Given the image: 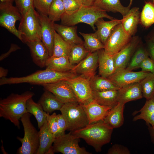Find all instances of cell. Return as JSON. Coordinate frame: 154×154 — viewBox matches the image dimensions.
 Returning a JSON list of instances; mask_svg holds the SVG:
<instances>
[{
	"mask_svg": "<svg viewBox=\"0 0 154 154\" xmlns=\"http://www.w3.org/2000/svg\"><path fill=\"white\" fill-rule=\"evenodd\" d=\"M48 126L51 133L56 138L58 131V123L57 114L54 112L50 115L46 113Z\"/></svg>",
	"mask_w": 154,
	"mask_h": 154,
	"instance_id": "obj_41",
	"label": "cell"
},
{
	"mask_svg": "<svg viewBox=\"0 0 154 154\" xmlns=\"http://www.w3.org/2000/svg\"><path fill=\"white\" fill-rule=\"evenodd\" d=\"M143 97L146 100L154 96V73L150 74L139 82Z\"/></svg>",
	"mask_w": 154,
	"mask_h": 154,
	"instance_id": "obj_38",
	"label": "cell"
},
{
	"mask_svg": "<svg viewBox=\"0 0 154 154\" xmlns=\"http://www.w3.org/2000/svg\"><path fill=\"white\" fill-rule=\"evenodd\" d=\"M140 15L139 8L134 7L130 9L122 19L123 28L131 37L133 36L137 31L138 25L140 22Z\"/></svg>",
	"mask_w": 154,
	"mask_h": 154,
	"instance_id": "obj_21",
	"label": "cell"
},
{
	"mask_svg": "<svg viewBox=\"0 0 154 154\" xmlns=\"http://www.w3.org/2000/svg\"><path fill=\"white\" fill-rule=\"evenodd\" d=\"M118 90L92 91L93 100L101 105L112 108L118 103Z\"/></svg>",
	"mask_w": 154,
	"mask_h": 154,
	"instance_id": "obj_27",
	"label": "cell"
},
{
	"mask_svg": "<svg viewBox=\"0 0 154 154\" xmlns=\"http://www.w3.org/2000/svg\"><path fill=\"white\" fill-rule=\"evenodd\" d=\"M16 7L22 17L24 16L33 5L34 0H14Z\"/></svg>",
	"mask_w": 154,
	"mask_h": 154,
	"instance_id": "obj_42",
	"label": "cell"
},
{
	"mask_svg": "<svg viewBox=\"0 0 154 154\" xmlns=\"http://www.w3.org/2000/svg\"><path fill=\"white\" fill-rule=\"evenodd\" d=\"M0 1L1 3H9L12 4L14 1V0H0Z\"/></svg>",
	"mask_w": 154,
	"mask_h": 154,
	"instance_id": "obj_52",
	"label": "cell"
},
{
	"mask_svg": "<svg viewBox=\"0 0 154 154\" xmlns=\"http://www.w3.org/2000/svg\"><path fill=\"white\" fill-rule=\"evenodd\" d=\"M133 1V0H130V2H129V5L131 6V5H132V4Z\"/></svg>",
	"mask_w": 154,
	"mask_h": 154,
	"instance_id": "obj_54",
	"label": "cell"
},
{
	"mask_svg": "<svg viewBox=\"0 0 154 154\" xmlns=\"http://www.w3.org/2000/svg\"><path fill=\"white\" fill-rule=\"evenodd\" d=\"M18 29L21 32L23 42L41 40V27L39 13L32 6L25 15L22 17Z\"/></svg>",
	"mask_w": 154,
	"mask_h": 154,
	"instance_id": "obj_7",
	"label": "cell"
},
{
	"mask_svg": "<svg viewBox=\"0 0 154 154\" xmlns=\"http://www.w3.org/2000/svg\"><path fill=\"white\" fill-rule=\"evenodd\" d=\"M77 76L71 71L59 72L46 68L26 76L1 78L0 85L27 83L42 86L62 80H69Z\"/></svg>",
	"mask_w": 154,
	"mask_h": 154,
	"instance_id": "obj_1",
	"label": "cell"
},
{
	"mask_svg": "<svg viewBox=\"0 0 154 154\" xmlns=\"http://www.w3.org/2000/svg\"><path fill=\"white\" fill-rule=\"evenodd\" d=\"M93 5L106 12L119 13L123 17L127 13L131 7L129 5L124 6L120 0H95Z\"/></svg>",
	"mask_w": 154,
	"mask_h": 154,
	"instance_id": "obj_26",
	"label": "cell"
},
{
	"mask_svg": "<svg viewBox=\"0 0 154 154\" xmlns=\"http://www.w3.org/2000/svg\"><path fill=\"white\" fill-rule=\"evenodd\" d=\"M71 46L55 31L52 56L55 57L68 56Z\"/></svg>",
	"mask_w": 154,
	"mask_h": 154,
	"instance_id": "obj_35",
	"label": "cell"
},
{
	"mask_svg": "<svg viewBox=\"0 0 154 154\" xmlns=\"http://www.w3.org/2000/svg\"><path fill=\"white\" fill-rule=\"evenodd\" d=\"M131 152L126 147L121 145L115 144L110 148L107 154H130Z\"/></svg>",
	"mask_w": 154,
	"mask_h": 154,
	"instance_id": "obj_44",
	"label": "cell"
},
{
	"mask_svg": "<svg viewBox=\"0 0 154 154\" xmlns=\"http://www.w3.org/2000/svg\"><path fill=\"white\" fill-rule=\"evenodd\" d=\"M38 103L45 112L49 114L56 110H60L64 104L53 94L44 89Z\"/></svg>",
	"mask_w": 154,
	"mask_h": 154,
	"instance_id": "obj_25",
	"label": "cell"
},
{
	"mask_svg": "<svg viewBox=\"0 0 154 154\" xmlns=\"http://www.w3.org/2000/svg\"><path fill=\"white\" fill-rule=\"evenodd\" d=\"M154 44V31L152 34L150 39Z\"/></svg>",
	"mask_w": 154,
	"mask_h": 154,
	"instance_id": "obj_53",
	"label": "cell"
},
{
	"mask_svg": "<svg viewBox=\"0 0 154 154\" xmlns=\"http://www.w3.org/2000/svg\"><path fill=\"white\" fill-rule=\"evenodd\" d=\"M98 70L99 75L108 78L116 70L113 55L106 52L104 49L99 50Z\"/></svg>",
	"mask_w": 154,
	"mask_h": 154,
	"instance_id": "obj_24",
	"label": "cell"
},
{
	"mask_svg": "<svg viewBox=\"0 0 154 154\" xmlns=\"http://www.w3.org/2000/svg\"><path fill=\"white\" fill-rule=\"evenodd\" d=\"M21 48L17 45L11 44L9 50L7 52L2 54L0 56V61H1L8 57L10 54L17 50L20 49Z\"/></svg>",
	"mask_w": 154,
	"mask_h": 154,
	"instance_id": "obj_47",
	"label": "cell"
},
{
	"mask_svg": "<svg viewBox=\"0 0 154 154\" xmlns=\"http://www.w3.org/2000/svg\"><path fill=\"white\" fill-rule=\"evenodd\" d=\"M56 32L71 46L83 44L84 42L77 34L76 26H67L54 23Z\"/></svg>",
	"mask_w": 154,
	"mask_h": 154,
	"instance_id": "obj_20",
	"label": "cell"
},
{
	"mask_svg": "<svg viewBox=\"0 0 154 154\" xmlns=\"http://www.w3.org/2000/svg\"><path fill=\"white\" fill-rule=\"evenodd\" d=\"M106 18L111 20L113 17L106 12L94 5L82 6L78 10L72 14L65 13L62 16L61 24L67 26H73L80 23L89 25L94 31H96L95 23L99 19Z\"/></svg>",
	"mask_w": 154,
	"mask_h": 154,
	"instance_id": "obj_4",
	"label": "cell"
},
{
	"mask_svg": "<svg viewBox=\"0 0 154 154\" xmlns=\"http://www.w3.org/2000/svg\"><path fill=\"white\" fill-rule=\"evenodd\" d=\"M113 129L104 120H102L72 132L84 140L98 152L101 151L104 145L110 142Z\"/></svg>",
	"mask_w": 154,
	"mask_h": 154,
	"instance_id": "obj_3",
	"label": "cell"
},
{
	"mask_svg": "<svg viewBox=\"0 0 154 154\" xmlns=\"http://www.w3.org/2000/svg\"><path fill=\"white\" fill-rule=\"evenodd\" d=\"M122 19H114L109 21H105L103 18L98 19L95 23L97 28L95 33L101 42L105 45L106 42L114 28L121 23Z\"/></svg>",
	"mask_w": 154,
	"mask_h": 154,
	"instance_id": "obj_23",
	"label": "cell"
},
{
	"mask_svg": "<svg viewBox=\"0 0 154 154\" xmlns=\"http://www.w3.org/2000/svg\"><path fill=\"white\" fill-rule=\"evenodd\" d=\"M143 97L139 82L135 83L124 86L117 90L118 102L125 104L129 102Z\"/></svg>",
	"mask_w": 154,
	"mask_h": 154,
	"instance_id": "obj_18",
	"label": "cell"
},
{
	"mask_svg": "<svg viewBox=\"0 0 154 154\" xmlns=\"http://www.w3.org/2000/svg\"><path fill=\"white\" fill-rule=\"evenodd\" d=\"M22 17L16 6L12 4L0 3V25L23 41L21 32L17 29L15 23L20 21Z\"/></svg>",
	"mask_w": 154,
	"mask_h": 154,
	"instance_id": "obj_8",
	"label": "cell"
},
{
	"mask_svg": "<svg viewBox=\"0 0 154 154\" xmlns=\"http://www.w3.org/2000/svg\"><path fill=\"white\" fill-rule=\"evenodd\" d=\"M139 114L134 116L133 120L143 119L147 125H154V96L146 101L143 107L137 112Z\"/></svg>",
	"mask_w": 154,
	"mask_h": 154,
	"instance_id": "obj_30",
	"label": "cell"
},
{
	"mask_svg": "<svg viewBox=\"0 0 154 154\" xmlns=\"http://www.w3.org/2000/svg\"><path fill=\"white\" fill-rule=\"evenodd\" d=\"M91 89L94 91H103L109 90H117L119 88L108 78L96 75L90 79Z\"/></svg>",
	"mask_w": 154,
	"mask_h": 154,
	"instance_id": "obj_32",
	"label": "cell"
},
{
	"mask_svg": "<svg viewBox=\"0 0 154 154\" xmlns=\"http://www.w3.org/2000/svg\"><path fill=\"white\" fill-rule=\"evenodd\" d=\"M60 111L66 122L67 130L73 131L89 125L84 109L82 105L78 102L65 104Z\"/></svg>",
	"mask_w": 154,
	"mask_h": 154,
	"instance_id": "obj_6",
	"label": "cell"
},
{
	"mask_svg": "<svg viewBox=\"0 0 154 154\" xmlns=\"http://www.w3.org/2000/svg\"><path fill=\"white\" fill-rule=\"evenodd\" d=\"M83 38V45L90 52L104 49V45L101 42L96 33H85L79 32Z\"/></svg>",
	"mask_w": 154,
	"mask_h": 154,
	"instance_id": "obj_33",
	"label": "cell"
},
{
	"mask_svg": "<svg viewBox=\"0 0 154 154\" xmlns=\"http://www.w3.org/2000/svg\"><path fill=\"white\" fill-rule=\"evenodd\" d=\"M89 120V124L104 120L112 108L101 105L94 100L82 105Z\"/></svg>",
	"mask_w": 154,
	"mask_h": 154,
	"instance_id": "obj_19",
	"label": "cell"
},
{
	"mask_svg": "<svg viewBox=\"0 0 154 154\" xmlns=\"http://www.w3.org/2000/svg\"><path fill=\"white\" fill-rule=\"evenodd\" d=\"M148 126V129L149 133L151 142L154 143V125L152 126L149 125Z\"/></svg>",
	"mask_w": 154,
	"mask_h": 154,
	"instance_id": "obj_50",
	"label": "cell"
},
{
	"mask_svg": "<svg viewBox=\"0 0 154 154\" xmlns=\"http://www.w3.org/2000/svg\"><path fill=\"white\" fill-rule=\"evenodd\" d=\"M99 50L89 53L71 71L90 80L95 75L98 64Z\"/></svg>",
	"mask_w": 154,
	"mask_h": 154,
	"instance_id": "obj_15",
	"label": "cell"
},
{
	"mask_svg": "<svg viewBox=\"0 0 154 154\" xmlns=\"http://www.w3.org/2000/svg\"><path fill=\"white\" fill-rule=\"evenodd\" d=\"M65 13L62 0H53L50 8L48 17L52 22L60 20Z\"/></svg>",
	"mask_w": 154,
	"mask_h": 154,
	"instance_id": "obj_39",
	"label": "cell"
},
{
	"mask_svg": "<svg viewBox=\"0 0 154 154\" xmlns=\"http://www.w3.org/2000/svg\"><path fill=\"white\" fill-rule=\"evenodd\" d=\"M26 108L27 112L35 117L39 129L46 121V112L40 104L34 102L32 98H30L27 101Z\"/></svg>",
	"mask_w": 154,
	"mask_h": 154,
	"instance_id": "obj_31",
	"label": "cell"
},
{
	"mask_svg": "<svg viewBox=\"0 0 154 154\" xmlns=\"http://www.w3.org/2000/svg\"><path fill=\"white\" fill-rule=\"evenodd\" d=\"M42 86L44 89L51 92L64 104L78 102L66 80H62Z\"/></svg>",
	"mask_w": 154,
	"mask_h": 154,
	"instance_id": "obj_14",
	"label": "cell"
},
{
	"mask_svg": "<svg viewBox=\"0 0 154 154\" xmlns=\"http://www.w3.org/2000/svg\"><path fill=\"white\" fill-rule=\"evenodd\" d=\"M149 56L147 50L143 46H139L126 68L129 70H132L139 68L142 62Z\"/></svg>",
	"mask_w": 154,
	"mask_h": 154,
	"instance_id": "obj_37",
	"label": "cell"
},
{
	"mask_svg": "<svg viewBox=\"0 0 154 154\" xmlns=\"http://www.w3.org/2000/svg\"><path fill=\"white\" fill-rule=\"evenodd\" d=\"M90 53L83 44L72 46L68 55L70 63L72 65L77 64Z\"/></svg>",
	"mask_w": 154,
	"mask_h": 154,
	"instance_id": "obj_36",
	"label": "cell"
},
{
	"mask_svg": "<svg viewBox=\"0 0 154 154\" xmlns=\"http://www.w3.org/2000/svg\"><path fill=\"white\" fill-rule=\"evenodd\" d=\"M151 73L142 71H133L125 68L116 70L107 78L119 88L129 84L139 82Z\"/></svg>",
	"mask_w": 154,
	"mask_h": 154,
	"instance_id": "obj_12",
	"label": "cell"
},
{
	"mask_svg": "<svg viewBox=\"0 0 154 154\" xmlns=\"http://www.w3.org/2000/svg\"><path fill=\"white\" fill-rule=\"evenodd\" d=\"M74 65L70 62L68 56H50L45 65L46 68L59 72L71 71Z\"/></svg>",
	"mask_w": 154,
	"mask_h": 154,
	"instance_id": "obj_28",
	"label": "cell"
},
{
	"mask_svg": "<svg viewBox=\"0 0 154 154\" xmlns=\"http://www.w3.org/2000/svg\"><path fill=\"white\" fill-rule=\"evenodd\" d=\"M80 138L70 131L55 138L53 144L55 152L63 154H90L84 147L79 145Z\"/></svg>",
	"mask_w": 154,
	"mask_h": 154,
	"instance_id": "obj_9",
	"label": "cell"
},
{
	"mask_svg": "<svg viewBox=\"0 0 154 154\" xmlns=\"http://www.w3.org/2000/svg\"><path fill=\"white\" fill-rule=\"evenodd\" d=\"M140 22L146 28L154 24V3L153 1L145 2L140 13Z\"/></svg>",
	"mask_w": 154,
	"mask_h": 154,
	"instance_id": "obj_34",
	"label": "cell"
},
{
	"mask_svg": "<svg viewBox=\"0 0 154 154\" xmlns=\"http://www.w3.org/2000/svg\"><path fill=\"white\" fill-rule=\"evenodd\" d=\"M152 1L154 3V0H152Z\"/></svg>",
	"mask_w": 154,
	"mask_h": 154,
	"instance_id": "obj_55",
	"label": "cell"
},
{
	"mask_svg": "<svg viewBox=\"0 0 154 154\" xmlns=\"http://www.w3.org/2000/svg\"><path fill=\"white\" fill-rule=\"evenodd\" d=\"M34 93L27 91L21 94L12 93L0 100V117L8 120L18 128L19 120L27 112L26 104L27 100L34 96Z\"/></svg>",
	"mask_w": 154,
	"mask_h": 154,
	"instance_id": "obj_2",
	"label": "cell"
},
{
	"mask_svg": "<svg viewBox=\"0 0 154 154\" xmlns=\"http://www.w3.org/2000/svg\"><path fill=\"white\" fill-rule=\"evenodd\" d=\"M29 48L33 62L37 66L45 67L50 56L48 50L41 39L29 41L26 43Z\"/></svg>",
	"mask_w": 154,
	"mask_h": 154,
	"instance_id": "obj_17",
	"label": "cell"
},
{
	"mask_svg": "<svg viewBox=\"0 0 154 154\" xmlns=\"http://www.w3.org/2000/svg\"><path fill=\"white\" fill-rule=\"evenodd\" d=\"M124 105L118 102L116 106L112 108L104 119V122L113 128L121 127L124 122Z\"/></svg>",
	"mask_w": 154,
	"mask_h": 154,
	"instance_id": "obj_29",
	"label": "cell"
},
{
	"mask_svg": "<svg viewBox=\"0 0 154 154\" xmlns=\"http://www.w3.org/2000/svg\"><path fill=\"white\" fill-rule=\"evenodd\" d=\"M41 27V40L46 47L50 56H52L55 32L54 22L51 21L47 16L39 13Z\"/></svg>",
	"mask_w": 154,
	"mask_h": 154,
	"instance_id": "obj_16",
	"label": "cell"
},
{
	"mask_svg": "<svg viewBox=\"0 0 154 154\" xmlns=\"http://www.w3.org/2000/svg\"><path fill=\"white\" fill-rule=\"evenodd\" d=\"M57 116L58 131L56 137L64 134L65 131L67 130L66 122L62 115L57 114Z\"/></svg>",
	"mask_w": 154,
	"mask_h": 154,
	"instance_id": "obj_46",
	"label": "cell"
},
{
	"mask_svg": "<svg viewBox=\"0 0 154 154\" xmlns=\"http://www.w3.org/2000/svg\"><path fill=\"white\" fill-rule=\"evenodd\" d=\"M139 68L141 69L142 71L154 73V62L149 57L142 62Z\"/></svg>",
	"mask_w": 154,
	"mask_h": 154,
	"instance_id": "obj_45",
	"label": "cell"
},
{
	"mask_svg": "<svg viewBox=\"0 0 154 154\" xmlns=\"http://www.w3.org/2000/svg\"><path fill=\"white\" fill-rule=\"evenodd\" d=\"M39 129V146L36 154H48L55 138L49 130L46 121Z\"/></svg>",
	"mask_w": 154,
	"mask_h": 154,
	"instance_id": "obj_22",
	"label": "cell"
},
{
	"mask_svg": "<svg viewBox=\"0 0 154 154\" xmlns=\"http://www.w3.org/2000/svg\"><path fill=\"white\" fill-rule=\"evenodd\" d=\"M132 37L124 29L121 23L114 28L104 45V50L113 55L119 52L129 41Z\"/></svg>",
	"mask_w": 154,
	"mask_h": 154,
	"instance_id": "obj_11",
	"label": "cell"
},
{
	"mask_svg": "<svg viewBox=\"0 0 154 154\" xmlns=\"http://www.w3.org/2000/svg\"><path fill=\"white\" fill-rule=\"evenodd\" d=\"M140 41L138 36H133L119 52L113 55L116 70L126 68Z\"/></svg>",
	"mask_w": 154,
	"mask_h": 154,
	"instance_id": "obj_13",
	"label": "cell"
},
{
	"mask_svg": "<svg viewBox=\"0 0 154 154\" xmlns=\"http://www.w3.org/2000/svg\"><path fill=\"white\" fill-rule=\"evenodd\" d=\"M147 47L149 56L154 62V44L150 40L147 42Z\"/></svg>",
	"mask_w": 154,
	"mask_h": 154,
	"instance_id": "obj_48",
	"label": "cell"
},
{
	"mask_svg": "<svg viewBox=\"0 0 154 154\" xmlns=\"http://www.w3.org/2000/svg\"><path fill=\"white\" fill-rule=\"evenodd\" d=\"M77 0L82 6H87L93 5L95 0Z\"/></svg>",
	"mask_w": 154,
	"mask_h": 154,
	"instance_id": "obj_49",
	"label": "cell"
},
{
	"mask_svg": "<svg viewBox=\"0 0 154 154\" xmlns=\"http://www.w3.org/2000/svg\"><path fill=\"white\" fill-rule=\"evenodd\" d=\"M31 114L25 113L21 117V122L24 130L23 138L17 137L21 143L17 153L19 154H36L39 146V133L31 121Z\"/></svg>",
	"mask_w": 154,
	"mask_h": 154,
	"instance_id": "obj_5",
	"label": "cell"
},
{
	"mask_svg": "<svg viewBox=\"0 0 154 154\" xmlns=\"http://www.w3.org/2000/svg\"><path fill=\"white\" fill-rule=\"evenodd\" d=\"M66 81L79 103L86 105L93 100L92 90L89 79L79 75Z\"/></svg>",
	"mask_w": 154,
	"mask_h": 154,
	"instance_id": "obj_10",
	"label": "cell"
},
{
	"mask_svg": "<svg viewBox=\"0 0 154 154\" xmlns=\"http://www.w3.org/2000/svg\"><path fill=\"white\" fill-rule=\"evenodd\" d=\"M8 70L2 67H0V78L5 77L7 75Z\"/></svg>",
	"mask_w": 154,
	"mask_h": 154,
	"instance_id": "obj_51",
	"label": "cell"
},
{
	"mask_svg": "<svg viewBox=\"0 0 154 154\" xmlns=\"http://www.w3.org/2000/svg\"><path fill=\"white\" fill-rule=\"evenodd\" d=\"M65 13L68 14H72L78 10L82 5L77 0H62Z\"/></svg>",
	"mask_w": 154,
	"mask_h": 154,
	"instance_id": "obj_43",
	"label": "cell"
},
{
	"mask_svg": "<svg viewBox=\"0 0 154 154\" xmlns=\"http://www.w3.org/2000/svg\"><path fill=\"white\" fill-rule=\"evenodd\" d=\"M53 0H34L33 6L40 14L48 16Z\"/></svg>",
	"mask_w": 154,
	"mask_h": 154,
	"instance_id": "obj_40",
	"label": "cell"
}]
</instances>
